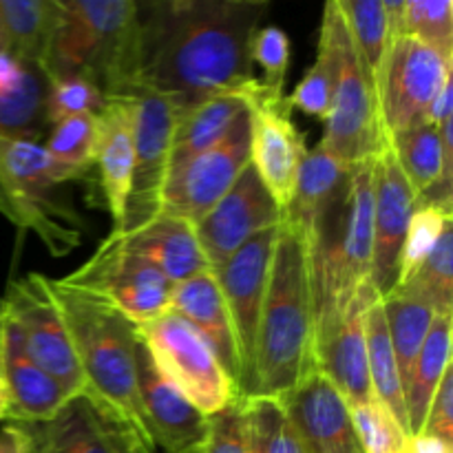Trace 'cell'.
Masks as SVG:
<instances>
[{
	"instance_id": "cell-1",
	"label": "cell",
	"mask_w": 453,
	"mask_h": 453,
	"mask_svg": "<svg viewBox=\"0 0 453 453\" xmlns=\"http://www.w3.org/2000/svg\"><path fill=\"white\" fill-rule=\"evenodd\" d=\"M268 9L265 0L137 3L128 88L184 109L226 93L248 100L261 84L250 51Z\"/></svg>"
},
{
	"instance_id": "cell-2",
	"label": "cell",
	"mask_w": 453,
	"mask_h": 453,
	"mask_svg": "<svg viewBox=\"0 0 453 453\" xmlns=\"http://www.w3.org/2000/svg\"><path fill=\"white\" fill-rule=\"evenodd\" d=\"M82 374V396L133 434L142 453H157L137 388V327L111 301L82 286L49 279Z\"/></svg>"
},
{
	"instance_id": "cell-3",
	"label": "cell",
	"mask_w": 453,
	"mask_h": 453,
	"mask_svg": "<svg viewBox=\"0 0 453 453\" xmlns=\"http://www.w3.org/2000/svg\"><path fill=\"white\" fill-rule=\"evenodd\" d=\"M312 370L317 367L308 248L299 230L283 219L257 327L250 396H286Z\"/></svg>"
},
{
	"instance_id": "cell-4",
	"label": "cell",
	"mask_w": 453,
	"mask_h": 453,
	"mask_svg": "<svg viewBox=\"0 0 453 453\" xmlns=\"http://www.w3.org/2000/svg\"><path fill=\"white\" fill-rule=\"evenodd\" d=\"M135 0H60V22L44 56L49 80L84 78L106 97L128 88Z\"/></svg>"
},
{
	"instance_id": "cell-5",
	"label": "cell",
	"mask_w": 453,
	"mask_h": 453,
	"mask_svg": "<svg viewBox=\"0 0 453 453\" xmlns=\"http://www.w3.org/2000/svg\"><path fill=\"white\" fill-rule=\"evenodd\" d=\"M87 175L58 164L42 142L0 137L3 215L34 233L53 257H65L82 243V219L58 190Z\"/></svg>"
},
{
	"instance_id": "cell-6",
	"label": "cell",
	"mask_w": 453,
	"mask_h": 453,
	"mask_svg": "<svg viewBox=\"0 0 453 453\" xmlns=\"http://www.w3.org/2000/svg\"><path fill=\"white\" fill-rule=\"evenodd\" d=\"M326 9L330 12L334 25L336 80L330 113L323 122L326 133L319 144L326 146L343 164L352 166L379 157L380 150L388 146V137L380 122L374 80L354 47L339 0H330Z\"/></svg>"
},
{
	"instance_id": "cell-7",
	"label": "cell",
	"mask_w": 453,
	"mask_h": 453,
	"mask_svg": "<svg viewBox=\"0 0 453 453\" xmlns=\"http://www.w3.org/2000/svg\"><path fill=\"white\" fill-rule=\"evenodd\" d=\"M113 97H119L127 106L135 146L131 190L122 221L113 233H131L162 212L164 188L171 173L173 137L184 106L144 88H128Z\"/></svg>"
},
{
	"instance_id": "cell-8",
	"label": "cell",
	"mask_w": 453,
	"mask_h": 453,
	"mask_svg": "<svg viewBox=\"0 0 453 453\" xmlns=\"http://www.w3.org/2000/svg\"><path fill=\"white\" fill-rule=\"evenodd\" d=\"M135 327L159 372L203 416L217 414L239 398L237 388L206 341L180 314L166 310Z\"/></svg>"
},
{
	"instance_id": "cell-9",
	"label": "cell",
	"mask_w": 453,
	"mask_h": 453,
	"mask_svg": "<svg viewBox=\"0 0 453 453\" xmlns=\"http://www.w3.org/2000/svg\"><path fill=\"white\" fill-rule=\"evenodd\" d=\"M449 80V60L410 35L394 38L376 82L385 137L389 140L394 133L432 124L429 115Z\"/></svg>"
},
{
	"instance_id": "cell-10",
	"label": "cell",
	"mask_w": 453,
	"mask_h": 453,
	"mask_svg": "<svg viewBox=\"0 0 453 453\" xmlns=\"http://www.w3.org/2000/svg\"><path fill=\"white\" fill-rule=\"evenodd\" d=\"M3 314L16 326L27 354L71 396H82V374L47 277L31 273L9 283Z\"/></svg>"
},
{
	"instance_id": "cell-11",
	"label": "cell",
	"mask_w": 453,
	"mask_h": 453,
	"mask_svg": "<svg viewBox=\"0 0 453 453\" xmlns=\"http://www.w3.org/2000/svg\"><path fill=\"white\" fill-rule=\"evenodd\" d=\"M65 279L104 296L135 326L166 312L175 290L171 279L128 250L115 234H109L97 250Z\"/></svg>"
},
{
	"instance_id": "cell-12",
	"label": "cell",
	"mask_w": 453,
	"mask_h": 453,
	"mask_svg": "<svg viewBox=\"0 0 453 453\" xmlns=\"http://www.w3.org/2000/svg\"><path fill=\"white\" fill-rule=\"evenodd\" d=\"M250 164V111H243L230 131L168 175L162 212L197 224L233 188L243 168Z\"/></svg>"
},
{
	"instance_id": "cell-13",
	"label": "cell",
	"mask_w": 453,
	"mask_h": 453,
	"mask_svg": "<svg viewBox=\"0 0 453 453\" xmlns=\"http://www.w3.org/2000/svg\"><path fill=\"white\" fill-rule=\"evenodd\" d=\"M246 104L250 111V164L274 202L286 211L308 155L305 135L292 119L286 93L259 84Z\"/></svg>"
},
{
	"instance_id": "cell-14",
	"label": "cell",
	"mask_w": 453,
	"mask_h": 453,
	"mask_svg": "<svg viewBox=\"0 0 453 453\" xmlns=\"http://www.w3.org/2000/svg\"><path fill=\"white\" fill-rule=\"evenodd\" d=\"M279 228L281 226L268 228L252 237L212 273L226 301L234 341H237L239 361H242L239 396L243 398L250 396L257 327H259L261 303H264L265 286H268L270 261H273Z\"/></svg>"
},
{
	"instance_id": "cell-15",
	"label": "cell",
	"mask_w": 453,
	"mask_h": 453,
	"mask_svg": "<svg viewBox=\"0 0 453 453\" xmlns=\"http://www.w3.org/2000/svg\"><path fill=\"white\" fill-rule=\"evenodd\" d=\"M283 219L286 211L274 202L255 166L248 164L233 188L195 224L208 268L215 273L243 243L264 230L277 228Z\"/></svg>"
},
{
	"instance_id": "cell-16",
	"label": "cell",
	"mask_w": 453,
	"mask_h": 453,
	"mask_svg": "<svg viewBox=\"0 0 453 453\" xmlns=\"http://www.w3.org/2000/svg\"><path fill=\"white\" fill-rule=\"evenodd\" d=\"M414 211V190L407 184L392 149L385 146L374 166V243L370 273V283L379 299L398 286L403 243Z\"/></svg>"
},
{
	"instance_id": "cell-17",
	"label": "cell",
	"mask_w": 453,
	"mask_h": 453,
	"mask_svg": "<svg viewBox=\"0 0 453 453\" xmlns=\"http://www.w3.org/2000/svg\"><path fill=\"white\" fill-rule=\"evenodd\" d=\"M9 425L31 453H142L128 429L106 418L84 396L69 398L47 420Z\"/></svg>"
},
{
	"instance_id": "cell-18",
	"label": "cell",
	"mask_w": 453,
	"mask_h": 453,
	"mask_svg": "<svg viewBox=\"0 0 453 453\" xmlns=\"http://www.w3.org/2000/svg\"><path fill=\"white\" fill-rule=\"evenodd\" d=\"M137 388L155 447L164 453H202L208 432V416H203L159 372L140 334H137Z\"/></svg>"
},
{
	"instance_id": "cell-19",
	"label": "cell",
	"mask_w": 453,
	"mask_h": 453,
	"mask_svg": "<svg viewBox=\"0 0 453 453\" xmlns=\"http://www.w3.org/2000/svg\"><path fill=\"white\" fill-rule=\"evenodd\" d=\"M374 301L379 295L365 286L339 321L314 341V367L339 389L349 407L374 398L365 349V312Z\"/></svg>"
},
{
	"instance_id": "cell-20",
	"label": "cell",
	"mask_w": 453,
	"mask_h": 453,
	"mask_svg": "<svg viewBox=\"0 0 453 453\" xmlns=\"http://www.w3.org/2000/svg\"><path fill=\"white\" fill-rule=\"evenodd\" d=\"M308 453H363L349 405L319 370L281 396Z\"/></svg>"
},
{
	"instance_id": "cell-21",
	"label": "cell",
	"mask_w": 453,
	"mask_h": 453,
	"mask_svg": "<svg viewBox=\"0 0 453 453\" xmlns=\"http://www.w3.org/2000/svg\"><path fill=\"white\" fill-rule=\"evenodd\" d=\"M0 385L4 423H40L73 398L27 354L16 326L4 314L0 321Z\"/></svg>"
},
{
	"instance_id": "cell-22",
	"label": "cell",
	"mask_w": 453,
	"mask_h": 453,
	"mask_svg": "<svg viewBox=\"0 0 453 453\" xmlns=\"http://www.w3.org/2000/svg\"><path fill=\"white\" fill-rule=\"evenodd\" d=\"M168 310L180 314L206 341L208 348L212 349V354L221 363L224 372L239 392V385H242V361H239L233 323H230L226 301L221 296L219 286H217L215 274L208 270V273H202L197 277L177 283Z\"/></svg>"
},
{
	"instance_id": "cell-23",
	"label": "cell",
	"mask_w": 453,
	"mask_h": 453,
	"mask_svg": "<svg viewBox=\"0 0 453 453\" xmlns=\"http://www.w3.org/2000/svg\"><path fill=\"white\" fill-rule=\"evenodd\" d=\"M349 168L319 144L308 150L296 177L295 193L286 208V219L310 242L327 219L343 206L349 190Z\"/></svg>"
},
{
	"instance_id": "cell-24",
	"label": "cell",
	"mask_w": 453,
	"mask_h": 453,
	"mask_svg": "<svg viewBox=\"0 0 453 453\" xmlns=\"http://www.w3.org/2000/svg\"><path fill=\"white\" fill-rule=\"evenodd\" d=\"M111 234H115L128 250L153 264L175 286L211 270L199 246L195 226L181 217L159 212L131 233Z\"/></svg>"
},
{
	"instance_id": "cell-25",
	"label": "cell",
	"mask_w": 453,
	"mask_h": 453,
	"mask_svg": "<svg viewBox=\"0 0 453 453\" xmlns=\"http://www.w3.org/2000/svg\"><path fill=\"white\" fill-rule=\"evenodd\" d=\"M388 146L414 190L416 208L434 206L453 212V157L442 153L438 128L434 124H420L394 133Z\"/></svg>"
},
{
	"instance_id": "cell-26",
	"label": "cell",
	"mask_w": 453,
	"mask_h": 453,
	"mask_svg": "<svg viewBox=\"0 0 453 453\" xmlns=\"http://www.w3.org/2000/svg\"><path fill=\"white\" fill-rule=\"evenodd\" d=\"M133 159H135V146H133L127 106L119 97H109V104L100 113V137H97L93 168L97 171V186L102 190L104 206L113 217V228L122 221L124 206H127Z\"/></svg>"
},
{
	"instance_id": "cell-27",
	"label": "cell",
	"mask_w": 453,
	"mask_h": 453,
	"mask_svg": "<svg viewBox=\"0 0 453 453\" xmlns=\"http://www.w3.org/2000/svg\"><path fill=\"white\" fill-rule=\"evenodd\" d=\"M60 22V0H0V38L4 53L42 69Z\"/></svg>"
},
{
	"instance_id": "cell-28",
	"label": "cell",
	"mask_w": 453,
	"mask_h": 453,
	"mask_svg": "<svg viewBox=\"0 0 453 453\" xmlns=\"http://www.w3.org/2000/svg\"><path fill=\"white\" fill-rule=\"evenodd\" d=\"M246 109V97L234 96V93L208 97L184 109L175 128V137H173L171 173L215 146Z\"/></svg>"
},
{
	"instance_id": "cell-29",
	"label": "cell",
	"mask_w": 453,
	"mask_h": 453,
	"mask_svg": "<svg viewBox=\"0 0 453 453\" xmlns=\"http://www.w3.org/2000/svg\"><path fill=\"white\" fill-rule=\"evenodd\" d=\"M451 367V314H438L427 332L418 358L414 361L405 383V410L410 436L420 434L425 414L441 385L445 372Z\"/></svg>"
},
{
	"instance_id": "cell-30",
	"label": "cell",
	"mask_w": 453,
	"mask_h": 453,
	"mask_svg": "<svg viewBox=\"0 0 453 453\" xmlns=\"http://www.w3.org/2000/svg\"><path fill=\"white\" fill-rule=\"evenodd\" d=\"M47 73L38 65L22 62V73L9 91L0 93V137L44 142L47 119Z\"/></svg>"
},
{
	"instance_id": "cell-31",
	"label": "cell",
	"mask_w": 453,
	"mask_h": 453,
	"mask_svg": "<svg viewBox=\"0 0 453 453\" xmlns=\"http://www.w3.org/2000/svg\"><path fill=\"white\" fill-rule=\"evenodd\" d=\"M380 308H383L389 341H392L394 357H396L398 374H401L403 392H405L411 365L418 358L420 348H423L429 327H432L438 312L425 301L405 295L401 290H392L388 296H383Z\"/></svg>"
},
{
	"instance_id": "cell-32",
	"label": "cell",
	"mask_w": 453,
	"mask_h": 453,
	"mask_svg": "<svg viewBox=\"0 0 453 453\" xmlns=\"http://www.w3.org/2000/svg\"><path fill=\"white\" fill-rule=\"evenodd\" d=\"M365 349H367V367H370V380L374 396L396 416L398 423L405 427L407 425V410H405V392H403L401 374H398L396 357H394L392 341H389L388 323H385L380 299L367 308L365 312Z\"/></svg>"
},
{
	"instance_id": "cell-33",
	"label": "cell",
	"mask_w": 453,
	"mask_h": 453,
	"mask_svg": "<svg viewBox=\"0 0 453 453\" xmlns=\"http://www.w3.org/2000/svg\"><path fill=\"white\" fill-rule=\"evenodd\" d=\"M339 7L354 40V47L376 87L394 40L385 3L383 0H339Z\"/></svg>"
},
{
	"instance_id": "cell-34",
	"label": "cell",
	"mask_w": 453,
	"mask_h": 453,
	"mask_svg": "<svg viewBox=\"0 0 453 453\" xmlns=\"http://www.w3.org/2000/svg\"><path fill=\"white\" fill-rule=\"evenodd\" d=\"M243 416L250 453H308L281 398L246 396Z\"/></svg>"
},
{
	"instance_id": "cell-35",
	"label": "cell",
	"mask_w": 453,
	"mask_h": 453,
	"mask_svg": "<svg viewBox=\"0 0 453 453\" xmlns=\"http://www.w3.org/2000/svg\"><path fill=\"white\" fill-rule=\"evenodd\" d=\"M336 80V38L332 16L327 9H323L321 31H319L317 60L303 75L292 96H288L292 111L299 109L303 113L319 118L326 122L332 104V91H334Z\"/></svg>"
},
{
	"instance_id": "cell-36",
	"label": "cell",
	"mask_w": 453,
	"mask_h": 453,
	"mask_svg": "<svg viewBox=\"0 0 453 453\" xmlns=\"http://www.w3.org/2000/svg\"><path fill=\"white\" fill-rule=\"evenodd\" d=\"M453 224H447L427 259L418 265L407 281L394 290L416 296L432 305L438 314H451L453 310Z\"/></svg>"
},
{
	"instance_id": "cell-37",
	"label": "cell",
	"mask_w": 453,
	"mask_h": 453,
	"mask_svg": "<svg viewBox=\"0 0 453 453\" xmlns=\"http://www.w3.org/2000/svg\"><path fill=\"white\" fill-rule=\"evenodd\" d=\"M100 137V115L80 113L60 119L49 128L44 149L62 166L88 175Z\"/></svg>"
},
{
	"instance_id": "cell-38",
	"label": "cell",
	"mask_w": 453,
	"mask_h": 453,
	"mask_svg": "<svg viewBox=\"0 0 453 453\" xmlns=\"http://www.w3.org/2000/svg\"><path fill=\"white\" fill-rule=\"evenodd\" d=\"M401 35L418 40L451 62L453 53V3L451 0H405Z\"/></svg>"
},
{
	"instance_id": "cell-39",
	"label": "cell",
	"mask_w": 453,
	"mask_h": 453,
	"mask_svg": "<svg viewBox=\"0 0 453 453\" xmlns=\"http://www.w3.org/2000/svg\"><path fill=\"white\" fill-rule=\"evenodd\" d=\"M352 414L354 432H357L358 445L363 453H403L405 451L407 438L410 434L405 432L396 416L379 401L363 403V405L349 407Z\"/></svg>"
},
{
	"instance_id": "cell-40",
	"label": "cell",
	"mask_w": 453,
	"mask_h": 453,
	"mask_svg": "<svg viewBox=\"0 0 453 453\" xmlns=\"http://www.w3.org/2000/svg\"><path fill=\"white\" fill-rule=\"evenodd\" d=\"M451 215L453 212L442 211V208H416L414 215H411L410 219L405 243H403L398 286H401L403 281H407V279L418 270V265L427 259V255L434 250L438 237H441L442 228H445L447 224H451Z\"/></svg>"
},
{
	"instance_id": "cell-41",
	"label": "cell",
	"mask_w": 453,
	"mask_h": 453,
	"mask_svg": "<svg viewBox=\"0 0 453 453\" xmlns=\"http://www.w3.org/2000/svg\"><path fill=\"white\" fill-rule=\"evenodd\" d=\"M49 82H51L47 96L49 128L71 115H100L109 104V97L102 93V88L84 78H60L49 80Z\"/></svg>"
},
{
	"instance_id": "cell-42",
	"label": "cell",
	"mask_w": 453,
	"mask_h": 453,
	"mask_svg": "<svg viewBox=\"0 0 453 453\" xmlns=\"http://www.w3.org/2000/svg\"><path fill=\"white\" fill-rule=\"evenodd\" d=\"M252 65L259 66L264 75L259 82L273 91L283 93L288 65H290V40L279 27H261L252 40Z\"/></svg>"
},
{
	"instance_id": "cell-43",
	"label": "cell",
	"mask_w": 453,
	"mask_h": 453,
	"mask_svg": "<svg viewBox=\"0 0 453 453\" xmlns=\"http://www.w3.org/2000/svg\"><path fill=\"white\" fill-rule=\"evenodd\" d=\"M202 453H250L243 396L234 398L228 407L208 416V432Z\"/></svg>"
},
{
	"instance_id": "cell-44",
	"label": "cell",
	"mask_w": 453,
	"mask_h": 453,
	"mask_svg": "<svg viewBox=\"0 0 453 453\" xmlns=\"http://www.w3.org/2000/svg\"><path fill=\"white\" fill-rule=\"evenodd\" d=\"M420 434L436 436L447 445H453V365L445 372L429 403Z\"/></svg>"
},
{
	"instance_id": "cell-45",
	"label": "cell",
	"mask_w": 453,
	"mask_h": 453,
	"mask_svg": "<svg viewBox=\"0 0 453 453\" xmlns=\"http://www.w3.org/2000/svg\"><path fill=\"white\" fill-rule=\"evenodd\" d=\"M403 453H453V445H447L441 438L427 436V434H416L407 438L405 451Z\"/></svg>"
},
{
	"instance_id": "cell-46",
	"label": "cell",
	"mask_w": 453,
	"mask_h": 453,
	"mask_svg": "<svg viewBox=\"0 0 453 453\" xmlns=\"http://www.w3.org/2000/svg\"><path fill=\"white\" fill-rule=\"evenodd\" d=\"M20 73L22 62H18L16 58L9 56V53L0 51V93L9 91V88L18 82Z\"/></svg>"
},
{
	"instance_id": "cell-47",
	"label": "cell",
	"mask_w": 453,
	"mask_h": 453,
	"mask_svg": "<svg viewBox=\"0 0 453 453\" xmlns=\"http://www.w3.org/2000/svg\"><path fill=\"white\" fill-rule=\"evenodd\" d=\"M0 453H31L27 449L25 441L20 438V434L13 429V425H4L3 432H0Z\"/></svg>"
},
{
	"instance_id": "cell-48",
	"label": "cell",
	"mask_w": 453,
	"mask_h": 453,
	"mask_svg": "<svg viewBox=\"0 0 453 453\" xmlns=\"http://www.w3.org/2000/svg\"><path fill=\"white\" fill-rule=\"evenodd\" d=\"M0 420H4V392H3V385H0Z\"/></svg>"
},
{
	"instance_id": "cell-49",
	"label": "cell",
	"mask_w": 453,
	"mask_h": 453,
	"mask_svg": "<svg viewBox=\"0 0 453 453\" xmlns=\"http://www.w3.org/2000/svg\"><path fill=\"white\" fill-rule=\"evenodd\" d=\"M0 321H3V296H0Z\"/></svg>"
},
{
	"instance_id": "cell-50",
	"label": "cell",
	"mask_w": 453,
	"mask_h": 453,
	"mask_svg": "<svg viewBox=\"0 0 453 453\" xmlns=\"http://www.w3.org/2000/svg\"><path fill=\"white\" fill-rule=\"evenodd\" d=\"M3 208H4V203H3V193H0V212H3Z\"/></svg>"
},
{
	"instance_id": "cell-51",
	"label": "cell",
	"mask_w": 453,
	"mask_h": 453,
	"mask_svg": "<svg viewBox=\"0 0 453 453\" xmlns=\"http://www.w3.org/2000/svg\"><path fill=\"white\" fill-rule=\"evenodd\" d=\"M0 51H4V44H3V38H0Z\"/></svg>"
}]
</instances>
